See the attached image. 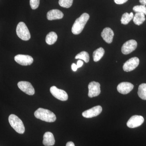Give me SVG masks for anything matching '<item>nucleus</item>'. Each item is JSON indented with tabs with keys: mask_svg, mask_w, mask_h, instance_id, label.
<instances>
[{
	"mask_svg": "<svg viewBox=\"0 0 146 146\" xmlns=\"http://www.w3.org/2000/svg\"><path fill=\"white\" fill-rule=\"evenodd\" d=\"M9 122L11 127L16 132L20 134H23L25 131V127L23 123L16 115L11 114L9 117Z\"/></svg>",
	"mask_w": 146,
	"mask_h": 146,
	"instance_id": "nucleus-3",
	"label": "nucleus"
},
{
	"mask_svg": "<svg viewBox=\"0 0 146 146\" xmlns=\"http://www.w3.org/2000/svg\"><path fill=\"white\" fill-rule=\"evenodd\" d=\"M89 17L90 16L89 14L84 13L76 20L72 29V31L73 34L77 35L81 33L87 21L89 20Z\"/></svg>",
	"mask_w": 146,
	"mask_h": 146,
	"instance_id": "nucleus-1",
	"label": "nucleus"
},
{
	"mask_svg": "<svg viewBox=\"0 0 146 146\" xmlns=\"http://www.w3.org/2000/svg\"><path fill=\"white\" fill-rule=\"evenodd\" d=\"M55 141L53 134L50 132H46L43 136V143L46 146L54 145Z\"/></svg>",
	"mask_w": 146,
	"mask_h": 146,
	"instance_id": "nucleus-16",
	"label": "nucleus"
},
{
	"mask_svg": "<svg viewBox=\"0 0 146 146\" xmlns=\"http://www.w3.org/2000/svg\"><path fill=\"white\" fill-rule=\"evenodd\" d=\"M134 86L132 84L128 82L120 83L117 87L118 92L122 94H127L133 90Z\"/></svg>",
	"mask_w": 146,
	"mask_h": 146,
	"instance_id": "nucleus-13",
	"label": "nucleus"
},
{
	"mask_svg": "<svg viewBox=\"0 0 146 146\" xmlns=\"http://www.w3.org/2000/svg\"><path fill=\"white\" fill-rule=\"evenodd\" d=\"M34 115L37 119L47 122H54L56 120V117L54 113L48 110L43 108H38L35 111Z\"/></svg>",
	"mask_w": 146,
	"mask_h": 146,
	"instance_id": "nucleus-2",
	"label": "nucleus"
},
{
	"mask_svg": "<svg viewBox=\"0 0 146 146\" xmlns=\"http://www.w3.org/2000/svg\"><path fill=\"white\" fill-rule=\"evenodd\" d=\"M64 15L62 11L58 9H52L47 13V18L49 21L59 20L63 18Z\"/></svg>",
	"mask_w": 146,
	"mask_h": 146,
	"instance_id": "nucleus-15",
	"label": "nucleus"
},
{
	"mask_svg": "<svg viewBox=\"0 0 146 146\" xmlns=\"http://www.w3.org/2000/svg\"><path fill=\"white\" fill-rule=\"evenodd\" d=\"M66 146H75V145L72 142L70 141L67 143Z\"/></svg>",
	"mask_w": 146,
	"mask_h": 146,
	"instance_id": "nucleus-29",
	"label": "nucleus"
},
{
	"mask_svg": "<svg viewBox=\"0 0 146 146\" xmlns=\"http://www.w3.org/2000/svg\"><path fill=\"white\" fill-rule=\"evenodd\" d=\"M78 67L77 65H76L75 63H72V70L74 72H76L77 71L78 69Z\"/></svg>",
	"mask_w": 146,
	"mask_h": 146,
	"instance_id": "nucleus-28",
	"label": "nucleus"
},
{
	"mask_svg": "<svg viewBox=\"0 0 146 146\" xmlns=\"http://www.w3.org/2000/svg\"><path fill=\"white\" fill-rule=\"evenodd\" d=\"M134 15L132 12L130 13H124L122 16L121 21L122 24L126 25L129 23V22L133 19Z\"/></svg>",
	"mask_w": 146,
	"mask_h": 146,
	"instance_id": "nucleus-20",
	"label": "nucleus"
},
{
	"mask_svg": "<svg viewBox=\"0 0 146 146\" xmlns=\"http://www.w3.org/2000/svg\"><path fill=\"white\" fill-rule=\"evenodd\" d=\"M139 2L142 5L146 6V0H139Z\"/></svg>",
	"mask_w": 146,
	"mask_h": 146,
	"instance_id": "nucleus-30",
	"label": "nucleus"
},
{
	"mask_svg": "<svg viewBox=\"0 0 146 146\" xmlns=\"http://www.w3.org/2000/svg\"><path fill=\"white\" fill-rule=\"evenodd\" d=\"M102 108L100 106H97L86 110L82 112V115L84 117L91 118L96 117L99 115L102 112Z\"/></svg>",
	"mask_w": 146,
	"mask_h": 146,
	"instance_id": "nucleus-12",
	"label": "nucleus"
},
{
	"mask_svg": "<svg viewBox=\"0 0 146 146\" xmlns=\"http://www.w3.org/2000/svg\"><path fill=\"white\" fill-rule=\"evenodd\" d=\"M57 34L54 32H51L47 35L46 38V42L48 44L51 45L54 44L57 41Z\"/></svg>",
	"mask_w": 146,
	"mask_h": 146,
	"instance_id": "nucleus-18",
	"label": "nucleus"
},
{
	"mask_svg": "<svg viewBox=\"0 0 146 146\" xmlns=\"http://www.w3.org/2000/svg\"><path fill=\"white\" fill-rule=\"evenodd\" d=\"M139 58L138 57L131 58L127 60L123 65V70L126 72H129L133 70L139 65Z\"/></svg>",
	"mask_w": 146,
	"mask_h": 146,
	"instance_id": "nucleus-7",
	"label": "nucleus"
},
{
	"mask_svg": "<svg viewBox=\"0 0 146 146\" xmlns=\"http://www.w3.org/2000/svg\"><path fill=\"white\" fill-rule=\"evenodd\" d=\"M128 0H114L116 4L118 5L123 4L127 1Z\"/></svg>",
	"mask_w": 146,
	"mask_h": 146,
	"instance_id": "nucleus-26",
	"label": "nucleus"
},
{
	"mask_svg": "<svg viewBox=\"0 0 146 146\" xmlns=\"http://www.w3.org/2000/svg\"><path fill=\"white\" fill-rule=\"evenodd\" d=\"M136 13H142L146 15V7L143 5H136L133 8Z\"/></svg>",
	"mask_w": 146,
	"mask_h": 146,
	"instance_id": "nucleus-24",
	"label": "nucleus"
},
{
	"mask_svg": "<svg viewBox=\"0 0 146 146\" xmlns=\"http://www.w3.org/2000/svg\"><path fill=\"white\" fill-rule=\"evenodd\" d=\"M89 53L86 51L81 52L76 55L75 59H80L83 60L86 63H88L89 61Z\"/></svg>",
	"mask_w": 146,
	"mask_h": 146,
	"instance_id": "nucleus-22",
	"label": "nucleus"
},
{
	"mask_svg": "<svg viewBox=\"0 0 146 146\" xmlns=\"http://www.w3.org/2000/svg\"><path fill=\"white\" fill-rule=\"evenodd\" d=\"M40 0H30V4L33 9H36L38 8Z\"/></svg>",
	"mask_w": 146,
	"mask_h": 146,
	"instance_id": "nucleus-25",
	"label": "nucleus"
},
{
	"mask_svg": "<svg viewBox=\"0 0 146 146\" xmlns=\"http://www.w3.org/2000/svg\"><path fill=\"white\" fill-rule=\"evenodd\" d=\"M83 62L82 60H79L78 61L77 63V66L78 68H79L80 67H82V65H83Z\"/></svg>",
	"mask_w": 146,
	"mask_h": 146,
	"instance_id": "nucleus-27",
	"label": "nucleus"
},
{
	"mask_svg": "<svg viewBox=\"0 0 146 146\" xmlns=\"http://www.w3.org/2000/svg\"><path fill=\"white\" fill-rule=\"evenodd\" d=\"M18 87L21 91L29 96H33L35 93L34 88L29 82L20 81L18 83Z\"/></svg>",
	"mask_w": 146,
	"mask_h": 146,
	"instance_id": "nucleus-9",
	"label": "nucleus"
},
{
	"mask_svg": "<svg viewBox=\"0 0 146 146\" xmlns=\"http://www.w3.org/2000/svg\"><path fill=\"white\" fill-rule=\"evenodd\" d=\"M138 94L142 100H146V84H140L138 87Z\"/></svg>",
	"mask_w": 146,
	"mask_h": 146,
	"instance_id": "nucleus-21",
	"label": "nucleus"
},
{
	"mask_svg": "<svg viewBox=\"0 0 146 146\" xmlns=\"http://www.w3.org/2000/svg\"><path fill=\"white\" fill-rule=\"evenodd\" d=\"M16 33L19 38L24 41H28L31 38V34L28 28L23 22L18 24L16 27Z\"/></svg>",
	"mask_w": 146,
	"mask_h": 146,
	"instance_id": "nucleus-4",
	"label": "nucleus"
},
{
	"mask_svg": "<svg viewBox=\"0 0 146 146\" xmlns=\"http://www.w3.org/2000/svg\"><path fill=\"white\" fill-rule=\"evenodd\" d=\"M145 20V14L142 13H136L133 18L134 23L138 26L142 25Z\"/></svg>",
	"mask_w": 146,
	"mask_h": 146,
	"instance_id": "nucleus-19",
	"label": "nucleus"
},
{
	"mask_svg": "<svg viewBox=\"0 0 146 146\" xmlns=\"http://www.w3.org/2000/svg\"><path fill=\"white\" fill-rule=\"evenodd\" d=\"M14 60L18 64L23 66L31 65L33 62L32 57L28 55H17L14 57Z\"/></svg>",
	"mask_w": 146,
	"mask_h": 146,
	"instance_id": "nucleus-10",
	"label": "nucleus"
},
{
	"mask_svg": "<svg viewBox=\"0 0 146 146\" xmlns=\"http://www.w3.org/2000/svg\"><path fill=\"white\" fill-rule=\"evenodd\" d=\"M105 53L104 49L102 48H99L93 52V59L95 62H98L104 56Z\"/></svg>",
	"mask_w": 146,
	"mask_h": 146,
	"instance_id": "nucleus-17",
	"label": "nucleus"
},
{
	"mask_svg": "<svg viewBox=\"0 0 146 146\" xmlns=\"http://www.w3.org/2000/svg\"><path fill=\"white\" fill-rule=\"evenodd\" d=\"M137 47V42L133 39H131L125 42L121 48V52L123 54L127 55L132 52L136 49Z\"/></svg>",
	"mask_w": 146,
	"mask_h": 146,
	"instance_id": "nucleus-6",
	"label": "nucleus"
},
{
	"mask_svg": "<svg viewBox=\"0 0 146 146\" xmlns=\"http://www.w3.org/2000/svg\"><path fill=\"white\" fill-rule=\"evenodd\" d=\"M144 121L143 117L140 115H133L127 123L128 127L134 128L141 126Z\"/></svg>",
	"mask_w": 146,
	"mask_h": 146,
	"instance_id": "nucleus-11",
	"label": "nucleus"
},
{
	"mask_svg": "<svg viewBox=\"0 0 146 146\" xmlns=\"http://www.w3.org/2000/svg\"><path fill=\"white\" fill-rule=\"evenodd\" d=\"M50 93L52 96L57 99L62 101H65L68 100V94L64 90L58 89L55 86H52L50 89Z\"/></svg>",
	"mask_w": 146,
	"mask_h": 146,
	"instance_id": "nucleus-5",
	"label": "nucleus"
},
{
	"mask_svg": "<svg viewBox=\"0 0 146 146\" xmlns=\"http://www.w3.org/2000/svg\"><path fill=\"white\" fill-rule=\"evenodd\" d=\"M114 36V32L111 29L108 27L104 29L101 33L102 37L108 44L112 43Z\"/></svg>",
	"mask_w": 146,
	"mask_h": 146,
	"instance_id": "nucleus-14",
	"label": "nucleus"
},
{
	"mask_svg": "<svg viewBox=\"0 0 146 146\" xmlns=\"http://www.w3.org/2000/svg\"><path fill=\"white\" fill-rule=\"evenodd\" d=\"M88 96L89 98L98 96L100 94V84L99 82L95 81L91 82L88 85Z\"/></svg>",
	"mask_w": 146,
	"mask_h": 146,
	"instance_id": "nucleus-8",
	"label": "nucleus"
},
{
	"mask_svg": "<svg viewBox=\"0 0 146 146\" xmlns=\"http://www.w3.org/2000/svg\"><path fill=\"white\" fill-rule=\"evenodd\" d=\"M73 0H59V5L64 8H69L72 5Z\"/></svg>",
	"mask_w": 146,
	"mask_h": 146,
	"instance_id": "nucleus-23",
	"label": "nucleus"
}]
</instances>
